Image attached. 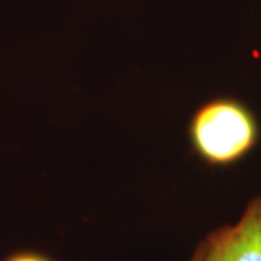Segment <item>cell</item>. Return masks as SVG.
I'll list each match as a JSON object with an SVG mask.
<instances>
[{"instance_id":"1","label":"cell","mask_w":261,"mask_h":261,"mask_svg":"<svg viewBox=\"0 0 261 261\" xmlns=\"http://www.w3.org/2000/svg\"><path fill=\"white\" fill-rule=\"evenodd\" d=\"M260 140L252 111L233 97H215L199 106L189 122L195 154L211 167H229L245 159Z\"/></svg>"},{"instance_id":"2","label":"cell","mask_w":261,"mask_h":261,"mask_svg":"<svg viewBox=\"0 0 261 261\" xmlns=\"http://www.w3.org/2000/svg\"><path fill=\"white\" fill-rule=\"evenodd\" d=\"M203 261H261V196L245 206L240 219L202 241Z\"/></svg>"},{"instance_id":"3","label":"cell","mask_w":261,"mask_h":261,"mask_svg":"<svg viewBox=\"0 0 261 261\" xmlns=\"http://www.w3.org/2000/svg\"><path fill=\"white\" fill-rule=\"evenodd\" d=\"M3 261H54L47 254L32 250H22V251L12 252Z\"/></svg>"},{"instance_id":"4","label":"cell","mask_w":261,"mask_h":261,"mask_svg":"<svg viewBox=\"0 0 261 261\" xmlns=\"http://www.w3.org/2000/svg\"><path fill=\"white\" fill-rule=\"evenodd\" d=\"M189 261H203V248H202V243L196 247V250L193 251V254H192V257H190V260Z\"/></svg>"}]
</instances>
